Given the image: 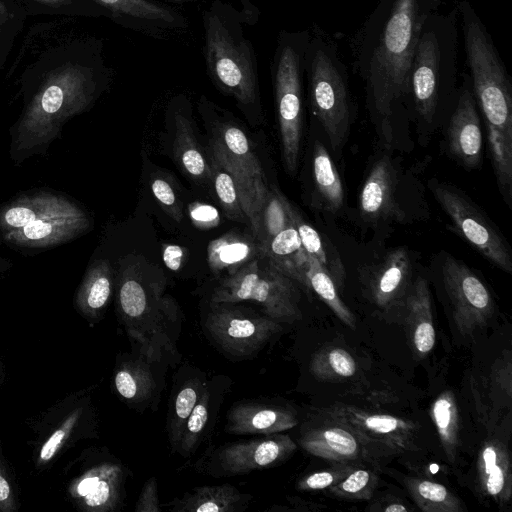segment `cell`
I'll list each match as a JSON object with an SVG mask.
<instances>
[{
  "label": "cell",
  "mask_w": 512,
  "mask_h": 512,
  "mask_svg": "<svg viewBox=\"0 0 512 512\" xmlns=\"http://www.w3.org/2000/svg\"><path fill=\"white\" fill-rule=\"evenodd\" d=\"M442 0H379L354 39L353 64L365 83L368 108L387 138L407 104L421 29Z\"/></svg>",
  "instance_id": "obj_1"
},
{
  "label": "cell",
  "mask_w": 512,
  "mask_h": 512,
  "mask_svg": "<svg viewBox=\"0 0 512 512\" xmlns=\"http://www.w3.org/2000/svg\"><path fill=\"white\" fill-rule=\"evenodd\" d=\"M472 92L486 121L498 189L512 202V84L492 38L471 3L457 6Z\"/></svg>",
  "instance_id": "obj_2"
},
{
  "label": "cell",
  "mask_w": 512,
  "mask_h": 512,
  "mask_svg": "<svg viewBox=\"0 0 512 512\" xmlns=\"http://www.w3.org/2000/svg\"><path fill=\"white\" fill-rule=\"evenodd\" d=\"M458 11L428 16L421 29L413 56L407 104L426 122H431L440 107L457 98Z\"/></svg>",
  "instance_id": "obj_3"
},
{
  "label": "cell",
  "mask_w": 512,
  "mask_h": 512,
  "mask_svg": "<svg viewBox=\"0 0 512 512\" xmlns=\"http://www.w3.org/2000/svg\"><path fill=\"white\" fill-rule=\"evenodd\" d=\"M163 288L144 279L136 269L125 270L119 280L118 311L128 337L147 362L170 360L177 352L181 313Z\"/></svg>",
  "instance_id": "obj_4"
},
{
  "label": "cell",
  "mask_w": 512,
  "mask_h": 512,
  "mask_svg": "<svg viewBox=\"0 0 512 512\" xmlns=\"http://www.w3.org/2000/svg\"><path fill=\"white\" fill-rule=\"evenodd\" d=\"M94 83L87 69L65 65L52 71L22 116L15 141L20 149L50 143L63 124L90 103Z\"/></svg>",
  "instance_id": "obj_5"
},
{
  "label": "cell",
  "mask_w": 512,
  "mask_h": 512,
  "mask_svg": "<svg viewBox=\"0 0 512 512\" xmlns=\"http://www.w3.org/2000/svg\"><path fill=\"white\" fill-rule=\"evenodd\" d=\"M304 67L312 110L336 151L345 142L350 127L348 74L336 43L319 28L308 37Z\"/></svg>",
  "instance_id": "obj_6"
},
{
  "label": "cell",
  "mask_w": 512,
  "mask_h": 512,
  "mask_svg": "<svg viewBox=\"0 0 512 512\" xmlns=\"http://www.w3.org/2000/svg\"><path fill=\"white\" fill-rule=\"evenodd\" d=\"M254 258L225 277L215 288L213 304L252 301L264 314L280 323L302 318L295 281L277 270L270 261Z\"/></svg>",
  "instance_id": "obj_7"
},
{
  "label": "cell",
  "mask_w": 512,
  "mask_h": 512,
  "mask_svg": "<svg viewBox=\"0 0 512 512\" xmlns=\"http://www.w3.org/2000/svg\"><path fill=\"white\" fill-rule=\"evenodd\" d=\"M308 35L298 43H286L280 50L275 90L280 128L282 158L286 169L294 173L297 164L302 128V68Z\"/></svg>",
  "instance_id": "obj_8"
},
{
  "label": "cell",
  "mask_w": 512,
  "mask_h": 512,
  "mask_svg": "<svg viewBox=\"0 0 512 512\" xmlns=\"http://www.w3.org/2000/svg\"><path fill=\"white\" fill-rule=\"evenodd\" d=\"M430 189L455 231L487 260L511 274L512 257L507 242L480 208L450 184L433 181Z\"/></svg>",
  "instance_id": "obj_9"
},
{
  "label": "cell",
  "mask_w": 512,
  "mask_h": 512,
  "mask_svg": "<svg viewBox=\"0 0 512 512\" xmlns=\"http://www.w3.org/2000/svg\"><path fill=\"white\" fill-rule=\"evenodd\" d=\"M87 214L65 197L42 193L41 202L27 225L2 238L10 244L45 248L68 242L88 230Z\"/></svg>",
  "instance_id": "obj_10"
},
{
  "label": "cell",
  "mask_w": 512,
  "mask_h": 512,
  "mask_svg": "<svg viewBox=\"0 0 512 512\" xmlns=\"http://www.w3.org/2000/svg\"><path fill=\"white\" fill-rule=\"evenodd\" d=\"M206 58L213 77L239 102L249 104L256 95V77L250 53L215 16L206 21Z\"/></svg>",
  "instance_id": "obj_11"
},
{
  "label": "cell",
  "mask_w": 512,
  "mask_h": 512,
  "mask_svg": "<svg viewBox=\"0 0 512 512\" xmlns=\"http://www.w3.org/2000/svg\"><path fill=\"white\" fill-rule=\"evenodd\" d=\"M205 320V329L221 350L245 357L262 349L282 330V323L267 315L215 304Z\"/></svg>",
  "instance_id": "obj_12"
},
{
  "label": "cell",
  "mask_w": 512,
  "mask_h": 512,
  "mask_svg": "<svg viewBox=\"0 0 512 512\" xmlns=\"http://www.w3.org/2000/svg\"><path fill=\"white\" fill-rule=\"evenodd\" d=\"M442 277L457 331L463 337L472 336L493 316L489 290L468 266L451 256L443 262Z\"/></svg>",
  "instance_id": "obj_13"
},
{
  "label": "cell",
  "mask_w": 512,
  "mask_h": 512,
  "mask_svg": "<svg viewBox=\"0 0 512 512\" xmlns=\"http://www.w3.org/2000/svg\"><path fill=\"white\" fill-rule=\"evenodd\" d=\"M327 413L330 419L351 429L377 457L415 447L416 425L413 422L351 405H334Z\"/></svg>",
  "instance_id": "obj_14"
},
{
  "label": "cell",
  "mask_w": 512,
  "mask_h": 512,
  "mask_svg": "<svg viewBox=\"0 0 512 512\" xmlns=\"http://www.w3.org/2000/svg\"><path fill=\"white\" fill-rule=\"evenodd\" d=\"M91 409L87 398L73 395L45 415L41 424L47 430L37 439L39 444L34 457L38 469L48 467L65 449L88 432Z\"/></svg>",
  "instance_id": "obj_15"
},
{
  "label": "cell",
  "mask_w": 512,
  "mask_h": 512,
  "mask_svg": "<svg viewBox=\"0 0 512 512\" xmlns=\"http://www.w3.org/2000/svg\"><path fill=\"white\" fill-rule=\"evenodd\" d=\"M124 472L110 461L84 462L67 482L72 503L87 512L115 511L122 500Z\"/></svg>",
  "instance_id": "obj_16"
},
{
  "label": "cell",
  "mask_w": 512,
  "mask_h": 512,
  "mask_svg": "<svg viewBox=\"0 0 512 512\" xmlns=\"http://www.w3.org/2000/svg\"><path fill=\"white\" fill-rule=\"evenodd\" d=\"M297 446L287 434L238 442L222 447L215 463L221 475H239L276 465L294 453Z\"/></svg>",
  "instance_id": "obj_17"
},
{
  "label": "cell",
  "mask_w": 512,
  "mask_h": 512,
  "mask_svg": "<svg viewBox=\"0 0 512 512\" xmlns=\"http://www.w3.org/2000/svg\"><path fill=\"white\" fill-rule=\"evenodd\" d=\"M462 77L449 120L448 149L462 165L475 168L482 157V132L469 74Z\"/></svg>",
  "instance_id": "obj_18"
},
{
  "label": "cell",
  "mask_w": 512,
  "mask_h": 512,
  "mask_svg": "<svg viewBox=\"0 0 512 512\" xmlns=\"http://www.w3.org/2000/svg\"><path fill=\"white\" fill-rule=\"evenodd\" d=\"M300 442L310 454L333 462L371 461L377 458L351 429L335 420L308 431Z\"/></svg>",
  "instance_id": "obj_19"
},
{
  "label": "cell",
  "mask_w": 512,
  "mask_h": 512,
  "mask_svg": "<svg viewBox=\"0 0 512 512\" xmlns=\"http://www.w3.org/2000/svg\"><path fill=\"white\" fill-rule=\"evenodd\" d=\"M476 480L480 493L498 505L512 496V466L507 445L493 437L486 440L476 462Z\"/></svg>",
  "instance_id": "obj_20"
},
{
  "label": "cell",
  "mask_w": 512,
  "mask_h": 512,
  "mask_svg": "<svg viewBox=\"0 0 512 512\" xmlns=\"http://www.w3.org/2000/svg\"><path fill=\"white\" fill-rule=\"evenodd\" d=\"M411 271L408 252L403 248L391 251L369 273L367 287L373 303L383 310L401 303L409 288Z\"/></svg>",
  "instance_id": "obj_21"
},
{
  "label": "cell",
  "mask_w": 512,
  "mask_h": 512,
  "mask_svg": "<svg viewBox=\"0 0 512 512\" xmlns=\"http://www.w3.org/2000/svg\"><path fill=\"white\" fill-rule=\"evenodd\" d=\"M297 423L296 414L285 407L239 403L227 414L225 430L237 435H271L289 430Z\"/></svg>",
  "instance_id": "obj_22"
},
{
  "label": "cell",
  "mask_w": 512,
  "mask_h": 512,
  "mask_svg": "<svg viewBox=\"0 0 512 512\" xmlns=\"http://www.w3.org/2000/svg\"><path fill=\"white\" fill-rule=\"evenodd\" d=\"M401 304L412 349L417 356L424 357L433 349L436 338L427 281L418 278L409 286Z\"/></svg>",
  "instance_id": "obj_23"
},
{
  "label": "cell",
  "mask_w": 512,
  "mask_h": 512,
  "mask_svg": "<svg viewBox=\"0 0 512 512\" xmlns=\"http://www.w3.org/2000/svg\"><path fill=\"white\" fill-rule=\"evenodd\" d=\"M395 171L388 157L379 158L371 167L359 196L364 218L377 221L393 216L395 203Z\"/></svg>",
  "instance_id": "obj_24"
},
{
  "label": "cell",
  "mask_w": 512,
  "mask_h": 512,
  "mask_svg": "<svg viewBox=\"0 0 512 512\" xmlns=\"http://www.w3.org/2000/svg\"><path fill=\"white\" fill-rule=\"evenodd\" d=\"M511 353L506 351L492 365L487 377L473 389L476 407L484 423L497 420L511 406Z\"/></svg>",
  "instance_id": "obj_25"
},
{
  "label": "cell",
  "mask_w": 512,
  "mask_h": 512,
  "mask_svg": "<svg viewBox=\"0 0 512 512\" xmlns=\"http://www.w3.org/2000/svg\"><path fill=\"white\" fill-rule=\"evenodd\" d=\"M262 256L281 273L309 289L307 280L308 255L292 221L265 246Z\"/></svg>",
  "instance_id": "obj_26"
},
{
  "label": "cell",
  "mask_w": 512,
  "mask_h": 512,
  "mask_svg": "<svg viewBox=\"0 0 512 512\" xmlns=\"http://www.w3.org/2000/svg\"><path fill=\"white\" fill-rule=\"evenodd\" d=\"M113 288L110 264L101 260L87 271L75 296L77 311L88 321L96 322L104 312Z\"/></svg>",
  "instance_id": "obj_27"
},
{
  "label": "cell",
  "mask_w": 512,
  "mask_h": 512,
  "mask_svg": "<svg viewBox=\"0 0 512 512\" xmlns=\"http://www.w3.org/2000/svg\"><path fill=\"white\" fill-rule=\"evenodd\" d=\"M251 498L229 484L196 487L186 493L173 510L180 512H235Z\"/></svg>",
  "instance_id": "obj_28"
},
{
  "label": "cell",
  "mask_w": 512,
  "mask_h": 512,
  "mask_svg": "<svg viewBox=\"0 0 512 512\" xmlns=\"http://www.w3.org/2000/svg\"><path fill=\"white\" fill-rule=\"evenodd\" d=\"M290 215L307 255L316 260L331 276L337 289H342L345 282V269L335 248L303 219L292 204L290 205Z\"/></svg>",
  "instance_id": "obj_29"
},
{
  "label": "cell",
  "mask_w": 512,
  "mask_h": 512,
  "mask_svg": "<svg viewBox=\"0 0 512 512\" xmlns=\"http://www.w3.org/2000/svg\"><path fill=\"white\" fill-rule=\"evenodd\" d=\"M260 254L254 237L240 234H226L211 241L208 245V264L213 272L228 270L232 274L241 266Z\"/></svg>",
  "instance_id": "obj_30"
},
{
  "label": "cell",
  "mask_w": 512,
  "mask_h": 512,
  "mask_svg": "<svg viewBox=\"0 0 512 512\" xmlns=\"http://www.w3.org/2000/svg\"><path fill=\"white\" fill-rule=\"evenodd\" d=\"M210 142L253 179L266 183L261 163L246 134L239 127L231 124L222 125Z\"/></svg>",
  "instance_id": "obj_31"
},
{
  "label": "cell",
  "mask_w": 512,
  "mask_h": 512,
  "mask_svg": "<svg viewBox=\"0 0 512 512\" xmlns=\"http://www.w3.org/2000/svg\"><path fill=\"white\" fill-rule=\"evenodd\" d=\"M175 156L182 169L195 181L207 182L211 170L194 135L191 123L182 114L175 115Z\"/></svg>",
  "instance_id": "obj_32"
},
{
  "label": "cell",
  "mask_w": 512,
  "mask_h": 512,
  "mask_svg": "<svg viewBox=\"0 0 512 512\" xmlns=\"http://www.w3.org/2000/svg\"><path fill=\"white\" fill-rule=\"evenodd\" d=\"M146 362L133 359L125 360L115 371L116 391L127 402L145 403L155 394L156 381Z\"/></svg>",
  "instance_id": "obj_33"
},
{
  "label": "cell",
  "mask_w": 512,
  "mask_h": 512,
  "mask_svg": "<svg viewBox=\"0 0 512 512\" xmlns=\"http://www.w3.org/2000/svg\"><path fill=\"white\" fill-rule=\"evenodd\" d=\"M431 418L445 455L454 464L459 447V413L452 391L446 390L435 399L431 406Z\"/></svg>",
  "instance_id": "obj_34"
},
{
  "label": "cell",
  "mask_w": 512,
  "mask_h": 512,
  "mask_svg": "<svg viewBox=\"0 0 512 512\" xmlns=\"http://www.w3.org/2000/svg\"><path fill=\"white\" fill-rule=\"evenodd\" d=\"M313 174L317 192L327 210L336 212L343 206L344 191L337 168L320 142L315 144Z\"/></svg>",
  "instance_id": "obj_35"
},
{
  "label": "cell",
  "mask_w": 512,
  "mask_h": 512,
  "mask_svg": "<svg viewBox=\"0 0 512 512\" xmlns=\"http://www.w3.org/2000/svg\"><path fill=\"white\" fill-rule=\"evenodd\" d=\"M406 487L416 506L424 512H463L461 500L443 484L425 478L409 477Z\"/></svg>",
  "instance_id": "obj_36"
},
{
  "label": "cell",
  "mask_w": 512,
  "mask_h": 512,
  "mask_svg": "<svg viewBox=\"0 0 512 512\" xmlns=\"http://www.w3.org/2000/svg\"><path fill=\"white\" fill-rule=\"evenodd\" d=\"M291 203L276 188H268L259 215V237L257 243L262 251L268 242L292 223Z\"/></svg>",
  "instance_id": "obj_37"
},
{
  "label": "cell",
  "mask_w": 512,
  "mask_h": 512,
  "mask_svg": "<svg viewBox=\"0 0 512 512\" xmlns=\"http://www.w3.org/2000/svg\"><path fill=\"white\" fill-rule=\"evenodd\" d=\"M307 280L312 289L333 313L348 327L355 328L356 318L341 300L331 276L313 258L308 256Z\"/></svg>",
  "instance_id": "obj_38"
},
{
  "label": "cell",
  "mask_w": 512,
  "mask_h": 512,
  "mask_svg": "<svg viewBox=\"0 0 512 512\" xmlns=\"http://www.w3.org/2000/svg\"><path fill=\"white\" fill-rule=\"evenodd\" d=\"M200 377L186 380L177 391L169 413L168 430L171 444L178 447L186 422L205 386Z\"/></svg>",
  "instance_id": "obj_39"
},
{
  "label": "cell",
  "mask_w": 512,
  "mask_h": 512,
  "mask_svg": "<svg viewBox=\"0 0 512 512\" xmlns=\"http://www.w3.org/2000/svg\"><path fill=\"white\" fill-rule=\"evenodd\" d=\"M310 370L320 380L335 381L351 378L357 365L353 356L340 347H325L311 359Z\"/></svg>",
  "instance_id": "obj_40"
},
{
  "label": "cell",
  "mask_w": 512,
  "mask_h": 512,
  "mask_svg": "<svg viewBox=\"0 0 512 512\" xmlns=\"http://www.w3.org/2000/svg\"><path fill=\"white\" fill-rule=\"evenodd\" d=\"M210 170L215 193L226 215L234 221L249 225L241 205L237 184L231 173L213 155Z\"/></svg>",
  "instance_id": "obj_41"
},
{
  "label": "cell",
  "mask_w": 512,
  "mask_h": 512,
  "mask_svg": "<svg viewBox=\"0 0 512 512\" xmlns=\"http://www.w3.org/2000/svg\"><path fill=\"white\" fill-rule=\"evenodd\" d=\"M213 396L214 392L212 391L211 384H205L186 422L177 447L182 454H189L197 447L212 413L214 405Z\"/></svg>",
  "instance_id": "obj_42"
},
{
  "label": "cell",
  "mask_w": 512,
  "mask_h": 512,
  "mask_svg": "<svg viewBox=\"0 0 512 512\" xmlns=\"http://www.w3.org/2000/svg\"><path fill=\"white\" fill-rule=\"evenodd\" d=\"M377 483L378 477L374 471L356 467L327 491L337 498L367 500L371 498Z\"/></svg>",
  "instance_id": "obj_43"
},
{
  "label": "cell",
  "mask_w": 512,
  "mask_h": 512,
  "mask_svg": "<svg viewBox=\"0 0 512 512\" xmlns=\"http://www.w3.org/2000/svg\"><path fill=\"white\" fill-rule=\"evenodd\" d=\"M108 9L147 20L173 22L174 15L159 5L147 0H95Z\"/></svg>",
  "instance_id": "obj_44"
},
{
  "label": "cell",
  "mask_w": 512,
  "mask_h": 512,
  "mask_svg": "<svg viewBox=\"0 0 512 512\" xmlns=\"http://www.w3.org/2000/svg\"><path fill=\"white\" fill-rule=\"evenodd\" d=\"M357 465L355 462H335L329 468L313 472L297 483V488L303 491L327 490L339 483Z\"/></svg>",
  "instance_id": "obj_45"
},
{
  "label": "cell",
  "mask_w": 512,
  "mask_h": 512,
  "mask_svg": "<svg viewBox=\"0 0 512 512\" xmlns=\"http://www.w3.org/2000/svg\"><path fill=\"white\" fill-rule=\"evenodd\" d=\"M19 509L17 485L0 446V512Z\"/></svg>",
  "instance_id": "obj_46"
},
{
  "label": "cell",
  "mask_w": 512,
  "mask_h": 512,
  "mask_svg": "<svg viewBox=\"0 0 512 512\" xmlns=\"http://www.w3.org/2000/svg\"><path fill=\"white\" fill-rule=\"evenodd\" d=\"M151 189L155 198L163 206L165 211H167L175 221H181L182 210L177 202L172 186L164 179L155 178L151 183Z\"/></svg>",
  "instance_id": "obj_47"
},
{
  "label": "cell",
  "mask_w": 512,
  "mask_h": 512,
  "mask_svg": "<svg viewBox=\"0 0 512 512\" xmlns=\"http://www.w3.org/2000/svg\"><path fill=\"white\" fill-rule=\"evenodd\" d=\"M189 214L194 225L200 229L213 228L220 222L218 210L206 203H192L189 207Z\"/></svg>",
  "instance_id": "obj_48"
},
{
  "label": "cell",
  "mask_w": 512,
  "mask_h": 512,
  "mask_svg": "<svg viewBox=\"0 0 512 512\" xmlns=\"http://www.w3.org/2000/svg\"><path fill=\"white\" fill-rule=\"evenodd\" d=\"M134 510L135 512L161 511L158 498L157 480L154 477L149 478L145 482Z\"/></svg>",
  "instance_id": "obj_49"
},
{
  "label": "cell",
  "mask_w": 512,
  "mask_h": 512,
  "mask_svg": "<svg viewBox=\"0 0 512 512\" xmlns=\"http://www.w3.org/2000/svg\"><path fill=\"white\" fill-rule=\"evenodd\" d=\"M185 254V250L175 244H168L163 247V261L172 271H177L181 268Z\"/></svg>",
  "instance_id": "obj_50"
},
{
  "label": "cell",
  "mask_w": 512,
  "mask_h": 512,
  "mask_svg": "<svg viewBox=\"0 0 512 512\" xmlns=\"http://www.w3.org/2000/svg\"><path fill=\"white\" fill-rule=\"evenodd\" d=\"M381 506L379 508H376L375 510L383 511V512H407L409 511V507L405 505L400 500L391 499L388 501H383Z\"/></svg>",
  "instance_id": "obj_51"
},
{
  "label": "cell",
  "mask_w": 512,
  "mask_h": 512,
  "mask_svg": "<svg viewBox=\"0 0 512 512\" xmlns=\"http://www.w3.org/2000/svg\"><path fill=\"white\" fill-rule=\"evenodd\" d=\"M35 1H38V2H41L44 4H49V5H66V4L71 3V0H35Z\"/></svg>",
  "instance_id": "obj_52"
},
{
  "label": "cell",
  "mask_w": 512,
  "mask_h": 512,
  "mask_svg": "<svg viewBox=\"0 0 512 512\" xmlns=\"http://www.w3.org/2000/svg\"><path fill=\"white\" fill-rule=\"evenodd\" d=\"M10 265L9 261L0 256V272L8 269Z\"/></svg>",
  "instance_id": "obj_53"
},
{
  "label": "cell",
  "mask_w": 512,
  "mask_h": 512,
  "mask_svg": "<svg viewBox=\"0 0 512 512\" xmlns=\"http://www.w3.org/2000/svg\"><path fill=\"white\" fill-rule=\"evenodd\" d=\"M7 16V8L2 1H0V18H5Z\"/></svg>",
  "instance_id": "obj_54"
},
{
  "label": "cell",
  "mask_w": 512,
  "mask_h": 512,
  "mask_svg": "<svg viewBox=\"0 0 512 512\" xmlns=\"http://www.w3.org/2000/svg\"><path fill=\"white\" fill-rule=\"evenodd\" d=\"M3 381H4V367H3L2 359L0 356V385L3 383Z\"/></svg>",
  "instance_id": "obj_55"
},
{
  "label": "cell",
  "mask_w": 512,
  "mask_h": 512,
  "mask_svg": "<svg viewBox=\"0 0 512 512\" xmlns=\"http://www.w3.org/2000/svg\"><path fill=\"white\" fill-rule=\"evenodd\" d=\"M3 21H4V18H0V28H1Z\"/></svg>",
  "instance_id": "obj_56"
},
{
  "label": "cell",
  "mask_w": 512,
  "mask_h": 512,
  "mask_svg": "<svg viewBox=\"0 0 512 512\" xmlns=\"http://www.w3.org/2000/svg\"><path fill=\"white\" fill-rule=\"evenodd\" d=\"M173 1H183V0H173Z\"/></svg>",
  "instance_id": "obj_57"
}]
</instances>
